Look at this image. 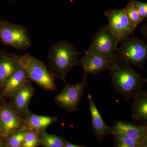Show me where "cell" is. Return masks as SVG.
Wrapping results in <instances>:
<instances>
[{
	"mask_svg": "<svg viewBox=\"0 0 147 147\" xmlns=\"http://www.w3.org/2000/svg\"><path fill=\"white\" fill-rule=\"evenodd\" d=\"M109 70L115 92L127 101L143 90L147 82V79L129 65L116 60Z\"/></svg>",
	"mask_w": 147,
	"mask_h": 147,
	"instance_id": "6da1fadb",
	"label": "cell"
},
{
	"mask_svg": "<svg viewBox=\"0 0 147 147\" xmlns=\"http://www.w3.org/2000/svg\"><path fill=\"white\" fill-rule=\"evenodd\" d=\"M84 53L77 50L75 45L65 40H61L52 45L48 54V67L55 78L65 84L69 71L80 65L78 57Z\"/></svg>",
	"mask_w": 147,
	"mask_h": 147,
	"instance_id": "7a4b0ae2",
	"label": "cell"
},
{
	"mask_svg": "<svg viewBox=\"0 0 147 147\" xmlns=\"http://www.w3.org/2000/svg\"><path fill=\"white\" fill-rule=\"evenodd\" d=\"M19 63L27 78L37 84L42 89L52 92L56 89L55 77L44 61L29 54L20 56Z\"/></svg>",
	"mask_w": 147,
	"mask_h": 147,
	"instance_id": "3957f363",
	"label": "cell"
},
{
	"mask_svg": "<svg viewBox=\"0 0 147 147\" xmlns=\"http://www.w3.org/2000/svg\"><path fill=\"white\" fill-rule=\"evenodd\" d=\"M118 47L116 60L119 63L142 67L147 58V45L139 38L129 36L123 40Z\"/></svg>",
	"mask_w": 147,
	"mask_h": 147,
	"instance_id": "277c9868",
	"label": "cell"
},
{
	"mask_svg": "<svg viewBox=\"0 0 147 147\" xmlns=\"http://www.w3.org/2000/svg\"><path fill=\"white\" fill-rule=\"evenodd\" d=\"M0 40L3 45L18 50L28 49L32 42L26 27L0 19Z\"/></svg>",
	"mask_w": 147,
	"mask_h": 147,
	"instance_id": "5b68a950",
	"label": "cell"
},
{
	"mask_svg": "<svg viewBox=\"0 0 147 147\" xmlns=\"http://www.w3.org/2000/svg\"><path fill=\"white\" fill-rule=\"evenodd\" d=\"M120 42L119 40L110 32L107 26H104L95 34L90 47L84 53L116 59Z\"/></svg>",
	"mask_w": 147,
	"mask_h": 147,
	"instance_id": "8992f818",
	"label": "cell"
},
{
	"mask_svg": "<svg viewBox=\"0 0 147 147\" xmlns=\"http://www.w3.org/2000/svg\"><path fill=\"white\" fill-rule=\"evenodd\" d=\"M87 75L84 74L81 83L76 84L66 83L61 92L55 96V101L56 104L69 113L76 111L87 86Z\"/></svg>",
	"mask_w": 147,
	"mask_h": 147,
	"instance_id": "52a82bcc",
	"label": "cell"
},
{
	"mask_svg": "<svg viewBox=\"0 0 147 147\" xmlns=\"http://www.w3.org/2000/svg\"><path fill=\"white\" fill-rule=\"evenodd\" d=\"M105 14L108 18V29L120 42L134 32L136 28L130 23L124 8L106 11Z\"/></svg>",
	"mask_w": 147,
	"mask_h": 147,
	"instance_id": "ba28073f",
	"label": "cell"
},
{
	"mask_svg": "<svg viewBox=\"0 0 147 147\" xmlns=\"http://www.w3.org/2000/svg\"><path fill=\"white\" fill-rule=\"evenodd\" d=\"M0 128L4 137L28 129L23 118L13 110L11 105L8 104L0 106Z\"/></svg>",
	"mask_w": 147,
	"mask_h": 147,
	"instance_id": "9c48e42d",
	"label": "cell"
},
{
	"mask_svg": "<svg viewBox=\"0 0 147 147\" xmlns=\"http://www.w3.org/2000/svg\"><path fill=\"white\" fill-rule=\"evenodd\" d=\"M79 61L84 69V74L94 75L110 69L116 61V59L95 54H85Z\"/></svg>",
	"mask_w": 147,
	"mask_h": 147,
	"instance_id": "30bf717a",
	"label": "cell"
},
{
	"mask_svg": "<svg viewBox=\"0 0 147 147\" xmlns=\"http://www.w3.org/2000/svg\"><path fill=\"white\" fill-rule=\"evenodd\" d=\"M111 127L113 133L121 134L138 143L147 140V125H139L127 121L119 120L116 121Z\"/></svg>",
	"mask_w": 147,
	"mask_h": 147,
	"instance_id": "8fae6325",
	"label": "cell"
},
{
	"mask_svg": "<svg viewBox=\"0 0 147 147\" xmlns=\"http://www.w3.org/2000/svg\"><path fill=\"white\" fill-rule=\"evenodd\" d=\"M35 93L34 88L28 79L23 87L11 96L13 110L20 116L28 112L29 104Z\"/></svg>",
	"mask_w": 147,
	"mask_h": 147,
	"instance_id": "7c38bea8",
	"label": "cell"
},
{
	"mask_svg": "<svg viewBox=\"0 0 147 147\" xmlns=\"http://www.w3.org/2000/svg\"><path fill=\"white\" fill-rule=\"evenodd\" d=\"M87 98L89 104L94 136L98 140L101 141L108 135H112L113 129L111 127L108 126L104 122L90 94H88Z\"/></svg>",
	"mask_w": 147,
	"mask_h": 147,
	"instance_id": "4fadbf2b",
	"label": "cell"
},
{
	"mask_svg": "<svg viewBox=\"0 0 147 147\" xmlns=\"http://www.w3.org/2000/svg\"><path fill=\"white\" fill-rule=\"evenodd\" d=\"M19 57L4 50L0 52V90L8 78L20 67Z\"/></svg>",
	"mask_w": 147,
	"mask_h": 147,
	"instance_id": "5bb4252c",
	"label": "cell"
},
{
	"mask_svg": "<svg viewBox=\"0 0 147 147\" xmlns=\"http://www.w3.org/2000/svg\"><path fill=\"white\" fill-rule=\"evenodd\" d=\"M132 99L131 120L134 123L147 125V91L142 90L134 96Z\"/></svg>",
	"mask_w": 147,
	"mask_h": 147,
	"instance_id": "9a60e30c",
	"label": "cell"
},
{
	"mask_svg": "<svg viewBox=\"0 0 147 147\" xmlns=\"http://www.w3.org/2000/svg\"><path fill=\"white\" fill-rule=\"evenodd\" d=\"M23 117L28 129L36 131L38 134L45 131L47 127L58 121L57 117L39 115L30 111Z\"/></svg>",
	"mask_w": 147,
	"mask_h": 147,
	"instance_id": "2e32d148",
	"label": "cell"
},
{
	"mask_svg": "<svg viewBox=\"0 0 147 147\" xmlns=\"http://www.w3.org/2000/svg\"><path fill=\"white\" fill-rule=\"evenodd\" d=\"M28 80L26 72L20 67L8 78L1 90L2 95L10 97L12 94L24 86Z\"/></svg>",
	"mask_w": 147,
	"mask_h": 147,
	"instance_id": "e0dca14e",
	"label": "cell"
},
{
	"mask_svg": "<svg viewBox=\"0 0 147 147\" xmlns=\"http://www.w3.org/2000/svg\"><path fill=\"white\" fill-rule=\"evenodd\" d=\"M66 142L61 137L45 131L39 134V144L43 147H63Z\"/></svg>",
	"mask_w": 147,
	"mask_h": 147,
	"instance_id": "ac0fdd59",
	"label": "cell"
},
{
	"mask_svg": "<svg viewBox=\"0 0 147 147\" xmlns=\"http://www.w3.org/2000/svg\"><path fill=\"white\" fill-rule=\"evenodd\" d=\"M124 9L131 25L134 28H137L138 25L143 21L134 6L133 1L129 3Z\"/></svg>",
	"mask_w": 147,
	"mask_h": 147,
	"instance_id": "d6986e66",
	"label": "cell"
},
{
	"mask_svg": "<svg viewBox=\"0 0 147 147\" xmlns=\"http://www.w3.org/2000/svg\"><path fill=\"white\" fill-rule=\"evenodd\" d=\"M28 129L22 130L11 134L7 139L9 147H21Z\"/></svg>",
	"mask_w": 147,
	"mask_h": 147,
	"instance_id": "ffe728a7",
	"label": "cell"
},
{
	"mask_svg": "<svg viewBox=\"0 0 147 147\" xmlns=\"http://www.w3.org/2000/svg\"><path fill=\"white\" fill-rule=\"evenodd\" d=\"M115 137L114 147H137L139 143L130 138L118 133H113Z\"/></svg>",
	"mask_w": 147,
	"mask_h": 147,
	"instance_id": "44dd1931",
	"label": "cell"
},
{
	"mask_svg": "<svg viewBox=\"0 0 147 147\" xmlns=\"http://www.w3.org/2000/svg\"><path fill=\"white\" fill-rule=\"evenodd\" d=\"M39 144V134L28 129L21 147H36Z\"/></svg>",
	"mask_w": 147,
	"mask_h": 147,
	"instance_id": "7402d4cb",
	"label": "cell"
},
{
	"mask_svg": "<svg viewBox=\"0 0 147 147\" xmlns=\"http://www.w3.org/2000/svg\"><path fill=\"white\" fill-rule=\"evenodd\" d=\"M134 6L139 13L142 21L146 20L147 17V3L137 1H133Z\"/></svg>",
	"mask_w": 147,
	"mask_h": 147,
	"instance_id": "603a6c76",
	"label": "cell"
},
{
	"mask_svg": "<svg viewBox=\"0 0 147 147\" xmlns=\"http://www.w3.org/2000/svg\"><path fill=\"white\" fill-rule=\"evenodd\" d=\"M63 147H86L85 146H83V145H76L74 144H71V143H69L68 142H66L64 146Z\"/></svg>",
	"mask_w": 147,
	"mask_h": 147,
	"instance_id": "cb8c5ba5",
	"label": "cell"
},
{
	"mask_svg": "<svg viewBox=\"0 0 147 147\" xmlns=\"http://www.w3.org/2000/svg\"><path fill=\"white\" fill-rule=\"evenodd\" d=\"M137 147H147V140L139 143Z\"/></svg>",
	"mask_w": 147,
	"mask_h": 147,
	"instance_id": "d4e9b609",
	"label": "cell"
},
{
	"mask_svg": "<svg viewBox=\"0 0 147 147\" xmlns=\"http://www.w3.org/2000/svg\"><path fill=\"white\" fill-rule=\"evenodd\" d=\"M1 136H2V135L1 131V128H0V138Z\"/></svg>",
	"mask_w": 147,
	"mask_h": 147,
	"instance_id": "484cf974",
	"label": "cell"
},
{
	"mask_svg": "<svg viewBox=\"0 0 147 147\" xmlns=\"http://www.w3.org/2000/svg\"><path fill=\"white\" fill-rule=\"evenodd\" d=\"M0 147H5L4 146H3L1 144H0Z\"/></svg>",
	"mask_w": 147,
	"mask_h": 147,
	"instance_id": "4316f807",
	"label": "cell"
},
{
	"mask_svg": "<svg viewBox=\"0 0 147 147\" xmlns=\"http://www.w3.org/2000/svg\"><path fill=\"white\" fill-rule=\"evenodd\" d=\"M9 1H12V0H9Z\"/></svg>",
	"mask_w": 147,
	"mask_h": 147,
	"instance_id": "83f0119b",
	"label": "cell"
}]
</instances>
